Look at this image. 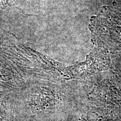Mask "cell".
I'll list each match as a JSON object with an SVG mask.
<instances>
[{
	"mask_svg": "<svg viewBox=\"0 0 121 121\" xmlns=\"http://www.w3.org/2000/svg\"><path fill=\"white\" fill-rule=\"evenodd\" d=\"M16 6V0H0V16L10 15V12Z\"/></svg>",
	"mask_w": 121,
	"mask_h": 121,
	"instance_id": "6da1fadb",
	"label": "cell"
}]
</instances>
